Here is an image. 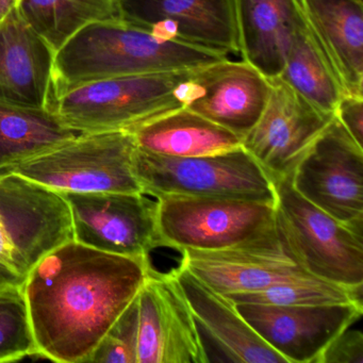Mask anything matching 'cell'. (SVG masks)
Instances as JSON below:
<instances>
[{
	"mask_svg": "<svg viewBox=\"0 0 363 363\" xmlns=\"http://www.w3.org/2000/svg\"><path fill=\"white\" fill-rule=\"evenodd\" d=\"M150 269V257L110 254L74 240L46 255L22 286L38 354L88 362Z\"/></svg>",
	"mask_w": 363,
	"mask_h": 363,
	"instance_id": "cell-1",
	"label": "cell"
},
{
	"mask_svg": "<svg viewBox=\"0 0 363 363\" xmlns=\"http://www.w3.org/2000/svg\"><path fill=\"white\" fill-rule=\"evenodd\" d=\"M226 58L157 37L118 16L88 25L55 54L50 91L118 76L197 69Z\"/></svg>",
	"mask_w": 363,
	"mask_h": 363,
	"instance_id": "cell-2",
	"label": "cell"
},
{
	"mask_svg": "<svg viewBox=\"0 0 363 363\" xmlns=\"http://www.w3.org/2000/svg\"><path fill=\"white\" fill-rule=\"evenodd\" d=\"M156 201L160 247L179 252L286 250L276 226L275 203L175 195Z\"/></svg>",
	"mask_w": 363,
	"mask_h": 363,
	"instance_id": "cell-3",
	"label": "cell"
},
{
	"mask_svg": "<svg viewBox=\"0 0 363 363\" xmlns=\"http://www.w3.org/2000/svg\"><path fill=\"white\" fill-rule=\"evenodd\" d=\"M192 69L118 76L50 91L46 109L77 133L131 131L184 107Z\"/></svg>",
	"mask_w": 363,
	"mask_h": 363,
	"instance_id": "cell-4",
	"label": "cell"
},
{
	"mask_svg": "<svg viewBox=\"0 0 363 363\" xmlns=\"http://www.w3.org/2000/svg\"><path fill=\"white\" fill-rule=\"evenodd\" d=\"M133 167L142 192L155 199L175 195L275 203L273 180L243 146L188 158L135 147Z\"/></svg>",
	"mask_w": 363,
	"mask_h": 363,
	"instance_id": "cell-5",
	"label": "cell"
},
{
	"mask_svg": "<svg viewBox=\"0 0 363 363\" xmlns=\"http://www.w3.org/2000/svg\"><path fill=\"white\" fill-rule=\"evenodd\" d=\"M273 184L276 226L291 258L318 279L362 289V233L301 196L293 188L291 175Z\"/></svg>",
	"mask_w": 363,
	"mask_h": 363,
	"instance_id": "cell-6",
	"label": "cell"
},
{
	"mask_svg": "<svg viewBox=\"0 0 363 363\" xmlns=\"http://www.w3.org/2000/svg\"><path fill=\"white\" fill-rule=\"evenodd\" d=\"M135 147L130 131L78 133L13 173L61 194L142 192L133 167Z\"/></svg>",
	"mask_w": 363,
	"mask_h": 363,
	"instance_id": "cell-7",
	"label": "cell"
},
{
	"mask_svg": "<svg viewBox=\"0 0 363 363\" xmlns=\"http://www.w3.org/2000/svg\"><path fill=\"white\" fill-rule=\"evenodd\" d=\"M73 239L65 196L16 173L0 176V265L24 284L42 258Z\"/></svg>",
	"mask_w": 363,
	"mask_h": 363,
	"instance_id": "cell-8",
	"label": "cell"
},
{
	"mask_svg": "<svg viewBox=\"0 0 363 363\" xmlns=\"http://www.w3.org/2000/svg\"><path fill=\"white\" fill-rule=\"evenodd\" d=\"M293 188L363 235V147L333 118L291 174Z\"/></svg>",
	"mask_w": 363,
	"mask_h": 363,
	"instance_id": "cell-9",
	"label": "cell"
},
{
	"mask_svg": "<svg viewBox=\"0 0 363 363\" xmlns=\"http://www.w3.org/2000/svg\"><path fill=\"white\" fill-rule=\"evenodd\" d=\"M74 241L110 254L150 257L160 247L157 201L142 192L62 193Z\"/></svg>",
	"mask_w": 363,
	"mask_h": 363,
	"instance_id": "cell-10",
	"label": "cell"
},
{
	"mask_svg": "<svg viewBox=\"0 0 363 363\" xmlns=\"http://www.w3.org/2000/svg\"><path fill=\"white\" fill-rule=\"evenodd\" d=\"M137 363H207L201 333L173 271L150 269L137 295Z\"/></svg>",
	"mask_w": 363,
	"mask_h": 363,
	"instance_id": "cell-11",
	"label": "cell"
},
{
	"mask_svg": "<svg viewBox=\"0 0 363 363\" xmlns=\"http://www.w3.org/2000/svg\"><path fill=\"white\" fill-rule=\"evenodd\" d=\"M269 82V101L257 124L242 140V146L276 180L292 174L335 114L320 111L280 78Z\"/></svg>",
	"mask_w": 363,
	"mask_h": 363,
	"instance_id": "cell-12",
	"label": "cell"
},
{
	"mask_svg": "<svg viewBox=\"0 0 363 363\" xmlns=\"http://www.w3.org/2000/svg\"><path fill=\"white\" fill-rule=\"evenodd\" d=\"M257 335L286 363H318L333 337L362 316L363 303L274 306L235 303Z\"/></svg>",
	"mask_w": 363,
	"mask_h": 363,
	"instance_id": "cell-13",
	"label": "cell"
},
{
	"mask_svg": "<svg viewBox=\"0 0 363 363\" xmlns=\"http://www.w3.org/2000/svg\"><path fill=\"white\" fill-rule=\"evenodd\" d=\"M271 90L269 78L250 63L226 58L192 69L182 104L243 140L260 118Z\"/></svg>",
	"mask_w": 363,
	"mask_h": 363,
	"instance_id": "cell-14",
	"label": "cell"
},
{
	"mask_svg": "<svg viewBox=\"0 0 363 363\" xmlns=\"http://www.w3.org/2000/svg\"><path fill=\"white\" fill-rule=\"evenodd\" d=\"M120 11L162 39L239 54L233 0H120Z\"/></svg>",
	"mask_w": 363,
	"mask_h": 363,
	"instance_id": "cell-15",
	"label": "cell"
},
{
	"mask_svg": "<svg viewBox=\"0 0 363 363\" xmlns=\"http://www.w3.org/2000/svg\"><path fill=\"white\" fill-rule=\"evenodd\" d=\"M55 52L18 8L0 22V99L46 108Z\"/></svg>",
	"mask_w": 363,
	"mask_h": 363,
	"instance_id": "cell-16",
	"label": "cell"
},
{
	"mask_svg": "<svg viewBox=\"0 0 363 363\" xmlns=\"http://www.w3.org/2000/svg\"><path fill=\"white\" fill-rule=\"evenodd\" d=\"M199 330L233 362L286 363L244 320L235 303L212 290L180 263L173 269Z\"/></svg>",
	"mask_w": 363,
	"mask_h": 363,
	"instance_id": "cell-17",
	"label": "cell"
},
{
	"mask_svg": "<svg viewBox=\"0 0 363 363\" xmlns=\"http://www.w3.org/2000/svg\"><path fill=\"white\" fill-rule=\"evenodd\" d=\"M180 254L182 265L224 296L256 292L311 276L286 252L184 250Z\"/></svg>",
	"mask_w": 363,
	"mask_h": 363,
	"instance_id": "cell-18",
	"label": "cell"
},
{
	"mask_svg": "<svg viewBox=\"0 0 363 363\" xmlns=\"http://www.w3.org/2000/svg\"><path fill=\"white\" fill-rule=\"evenodd\" d=\"M303 20L345 95L363 97L362 0H299Z\"/></svg>",
	"mask_w": 363,
	"mask_h": 363,
	"instance_id": "cell-19",
	"label": "cell"
},
{
	"mask_svg": "<svg viewBox=\"0 0 363 363\" xmlns=\"http://www.w3.org/2000/svg\"><path fill=\"white\" fill-rule=\"evenodd\" d=\"M239 54L265 77H278L303 24L299 0H233Z\"/></svg>",
	"mask_w": 363,
	"mask_h": 363,
	"instance_id": "cell-20",
	"label": "cell"
},
{
	"mask_svg": "<svg viewBox=\"0 0 363 363\" xmlns=\"http://www.w3.org/2000/svg\"><path fill=\"white\" fill-rule=\"evenodd\" d=\"M135 146L161 156L201 157L242 146V138L182 107L130 131Z\"/></svg>",
	"mask_w": 363,
	"mask_h": 363,
	"instance_id": "cell-21",
	"label": "cell"
},
{
	"mask_svg": "<svg viewBox=\"0 0 363 363\" xmlns=\"http://www.w3.org/2000/svg\"><path fill=\"white\" fill-rule=\"evenodd\" d=\"M77 135L46 108L0 99V176Z\"/></svg>",
	"mask_w": 363,
	"mask_h": 363,
	"instance_id": "cell-22",
	"label": "cell"
},
{
	"mask_svg": "<svg viewBox=\"0 0 363 363\" xmlns=\"http://www.w3.org/2000/svg\"><path fill=\"white\" fill-rule=\"evenodd\" d=\"M278 78L320 111L335 114L345 95L328 59L305 20L294 33Z\"/></svg>",
	"mask_w": 363,
	"mask_h": 363,
	"instance_id": "cell-23",
	"label": "cell"
},
{
	"mask_svg": "<svg viewBox=\"0 0 363 363\" xmlns=\"http://www.w3.org/2000/svg\"><path fill=\"white\" fill-rule=\"evenodd\" d=\"M18 11L55 54L88 25L121 16L120 0H18Z\"/></svg>",
	"mask_w": 363,
	"mask_h": 363,
	"instance_id": "cell-24",
	"label": "cell"
},
{
	"mask_svg": "<svg viewBox=\"0 0 363 363\" xmlns=\"http://www.w3.org/2000/svg\"><path fill=\"white\" fill-rule=\"evenodd\" d=\"M233 303L301 306L320 303H362V289H348L313 276L274 284L256 292L226 296Z\"/></svg>",
	"mask_w": 363,
	"mask_h": 363,
	"instance_id": "cell-25",
	"label": "cell"
},
{
	"mask_svg": "<svg viewBox=\"0 0 363 363\" xmlns=\"http://www.w3.org/2000/svg\"><path fill=\"white\" fill-rule=\"evenodd\" d=\"M38 354L22 286H0V362Z\"/></svg>",
	"mask_w": 363,
	"mask_h": 363,
	"instance_id": "cell-26",
	"label": "cell"
},
{
	"mask_svg": "<svg viewBox=\"0 0 363 363\" xmlns=\"http://www.w3.org/2000/svg\"><path fill=\"white\" fill-rule=\"evenodd\" d=\"M138 303L137 297L118 316L88 362L137 363Z\"/></svg>",
	"mask_w": 363,
	"mask_h": 363,
	"instance_id": "cell-27",
	"label": "cell"
},
{
	"mask_svg": "<svg viewBox=\"0 0 363 363\" xmlns=\"http://www.w3.org/2000/svg\"><path fill=\"white\" fill-rule=\"evenodd\" d=\"M318 363H363V335L360 330L345 329L326 346Z\"/></svg>",
	"mask_w": 363,
	"mask_h": 363,
	"instance_id": "cell-28",
	"label": "cell"
},
{
	"mask_svg": "<svg viewBox=\"0 0 363 363\" xmlns=\"http://www.w3.org/2000/svg\"><path fill=\"white\" fill-rule=\"evenodd\" d=\"M335 118L363 147V97L344 95L335 108Z\"/></svg>",
	"mask_w": 363,
	"mask_h": 363,
	"instance_id": "cell-29",
	"label": "cell"
},
{
	"mask_svg": "<svg viewBox=\"0 0 363 363\" xmlns=\"http://www.w3.org/2000/svg\"><path fill=\"white\" fill-rule=\"evenodd\" d=\"M23 286V282L0 265V286Z\"/></svg>",
	"mask_w": 363,
	"mask_h": 363,
	"instance_id": "cell-30",
	"label": "cell"
},
{
	"mask_svg": "<svg viewBox=\"0 0 363 363\" xmlns=\"http://www.w3.org/2000/svg\"><path fill=\"white\" fill-rule=\"evenodd\" d=\"M18 0H0V22L18 8Z\"/></svg>",
	"mask_w": 363,
	"mask_h": 363,
	"instance_id": "cell-31",
	"label": "cell"
}]
</instances>
